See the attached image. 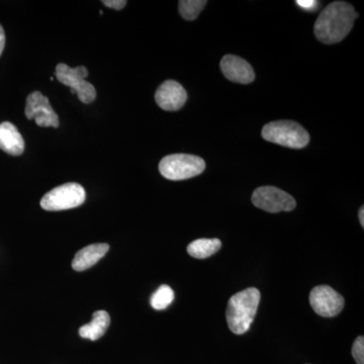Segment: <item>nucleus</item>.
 Masks as SVG:
<instances>
[{
    "mask_svg": "<svg viewBox=\"0 0 364 364\" xmlns=\"http://www.w3.org/2000/svg\"><path fill=\"white\" fill-rule=\"evenodd\" d=\"M358 14L351 4L335 1L326 7L315 23V35L321 43L336 44L350 33Z\"/></svg>",
    "mask_w": 364,
    "mask_h": 364,
    "instance_id": "f257e3e1",
    "label": "nucleus"
},
{
    "mask_svg": "<svg viewBox=\"0 0 364 364\" xmlns=\"http://www.w3.org/2000/svg\"><path fill=\"white\" fill-rule=\"evenodd\" d=\"M260 299V291L257 289L248 287L229 299L226 317L228 326L234 334L242 335L250 329Z\"/></svg>",
    "mask_w": 364,
    "mask_h": 364,
    "instance_id": "f03ea898",
    "label": "nucleus"
},
{
    "mask_svg": "<svg viewBox=\"0 0 364 364\" xmlns=\"http://www.w3.org/2000/svg\"><path fill=\"white\" fill-rule=\"evenodd\" d=\"M263 139L291 149H301L310 142V135L301 124L293 121H277L265 124Z\"/></svg>",
    "mask_w": 364,
    "mask_h": 364,
    "instance_id": "7ed1b4c3",
    "label": "nucleus"
},
{
    "mask_svg": "<svg viewBox=\"0 0 364 364\" xmlns=\"http://www.w3.org/2000/svg\"><path fill=\"white\" fill-rule=\"evenodd\" d=\"M205 168L202 158L189 154H172L163 158L159 164V171L169 181H184L200 176Z\"/></svg>",
    "mask_w": 364,
    "mask_h": 364,
    "instance_id": "20e7f679",
    "label": "nucleus"
},
{
    "mask_svg": "<svg viewBox=\"0 0 364 364\" xmlns=\"http://www.w3.org/2000/svg\"><path fill=\"white\" fill-rule=\"evenodd\" d=\"M85 196L83 186L75 182H69L46 193L41 200V207L49 212L70 210L82 205L85 202Z\"/></svg>",
    "mask_w": 364,
    "mask_h": 364,
    "instance_id": "39448f33",
    "label": "nucleus"
},
{
    "mask_svg": "<svg viewBox=\"0 0 364 364\" xmlns=\"http://www.w3.org/2000/svg\"><path fill=\"white\" fill-rule=\"evenodd\" d=\"M55 75L59 82L71 88L72 93H77L79 100L83 104H91L97 97L95 86L85 80L88 71L85 66L70 68L66 64L60 63L56 67Z\"/></svg>",
    "mask_w": 364,
    "mask_h": 364,
    "instance_id": "423d86ee",
    "label": "nucleus"
},
{
    "mask_svg": "<svg viewBox=\"0 0 364 364\" xmlns=\"http://www.w3.org/2000/svg\"><path fill=\"white\" fill-rule=\"evenodd\" d=\"M252 203L256 208L268 213L291 212L296 208V200L274 186H261L254 191Z\"/></svg>",
    "mask_w": 364,
    "mask_h": 364,
    "instance_id": "0eeeda50",
    "label": "nucleus"
},
{
    "mask_svg": "<svg viewBox=\"0 0 364 364\" xmlns=\"http://www.w3.org/2000/svg\"><path fill=\"white\" fill-rule=\"evenodd\" d=\"M310 304L313 310L325 318L335 317L343 310V296L328 286L314 287L310 294Z\"/></svg>",
    "mask_w": 364,
    "mask_h": 364,
    "instance_id": "6e6552de",
    "label": "nucleus"
},
{
    "mask_svg": "<svg viewBox=\"0 0 364 364\" xmlns=\"http://www.w3.org/2000/svg\"><path fill=\"white\" fill-rule=\"evenodd\" d=\"M25 114L28 119H35L39 127H59L58 114L52 109L49 98L43 95L40 91H33L26 98Z\"/></svg>",
    "mask_w": 364,
    "mask_h": 364,
    "instance_id": "1a4fd4ad",
    "label": "nucleus"
},
{
    "mask_svg": "<svg viewBox=\"0 0 364 364\" xmlns=\"http://www.w3.org/2000/svg\"><path fill=\"white\" fill-rule=\"evenodd\" d=\"M188 100V93L181 83L174 80L163 82L155 93V100L162 109L176 112L183 107Z\"/></svg>",
    "mask_w": 364,
    "mask_h": 364,
    "instance_id": "9d476101",
    "label": "nucleus"
},
{
    "mask_svg": "<svg viewBox=\"0 0 364 364\" xmlns=\"http://www.w3.org/2000/svg\"><path fill=\"white\" fill-rule=\"evenodd\" d=\"M221 70L229 80L240 85H248L255 79L252 66L235 55H226L222 59Z\"/></svg>",
    "mask_w": 364,
    "mask_h": 364,
    "instance_id": "9b49d317",
    "label": "nucleus"
},
{
    "mask_svg": "<svg viewBox=\"0 0 364 364\" xmlns=\"http://www.w3.org/2000/svg\"><path fill=\"white\" fill-rule=\"evenodd\" d=\"M0 149L13 156H20L25 150V141L14 124L9 122L0 124Z\"/></svg>",
    "mask_w": 364,
    "mask_h": 364,
    "instance_id": "f8f14e48",
    "label": "nucleus"
},
{
    "mask_svg": "<svg viewBox=\"0 0 364 364\" xmlns=\"http://www.w3.org/2000/svg\"><path fill=\"white\" fill-rule=\"evenodd\" d=\"M109 250V244L98 243L86 246L76 253L75 257L72 261V267L76 272H83L88 269L93 265L97 264L98 261Z\"/></svg>",
    "mask_w": 364,
    "mask_h": 364,
    "instance_id": "ddd939ff",
    "label": "nucleus"
},
{
    "mask_svg": "<svg viewBox=\"0 0 364 364\" xmlns=\"http://www.w3.org/2000/svg\"><path fill=\"white\" fill-rule=\"evenodd\" d=\"M109 324H111V317L109 313L105 311H97L93 313L92 321L90 324L82 326L79 329V335L82 338L95 341L104 336Z\"/></svg>",
    "mask_w": 364,
    "mask_h": 364,
    "instance_id": "4468645a",
    "label": "nucleus"
},
{
    "mask_svg": "<svg viewBox=\"0 0 364 364\" xmlns=\"http://www.w3.org/2000/svg\"><path fill=\"white\" fill-rule=\"evenodd\" d=\"M222 247V242L219 239H196L188 246V252L191 257L205 259L214 255Z\"/></svg>",
    "mask_w": 364,
    "mask_h": 364,
    "instance_id": "2eb2a0df",
    "label": "nucleus"
},
{
    "mask_svg": "<svg viewBox=\"0 0 364 364\" xmlns=\"http://www.w3.org/2000/svg\"><path fill=\"white\" fill-rule=\"evenodd\" d=\"M207 4L205 0H181L178 6L179 14L184 20L195 21Z\"/></svg>",
    "mask_w": 364,
    "mask_h": 364,
    "instance_id": "dca6fc26",
    "label": "nucleus"
},
{
    "mask_svg": "<svg viewBox=\"0 0 364 364\" xmlns=\"http://www.w3.org/2000/svg\"><path fill=\"white\" fill-rule=\"evenodd\" d=\"M174 301V291L169 286L163 284L152 294L150 304L157 311L165 310Z\"/></svg>",
    "mask_w": 364,
    "mask_h": 364,
    "instance_id": "f3484780",
    "label": "nucleus"
},
{
    "mask_svg": "<svg viewBox=\"0 0 364 364\" xmlns=\"http://www.w3.org/2000/svg\"><path fill=\"white\" fill-rule=\"evenodd\" d=\"M352 355L358 364H364V338L358 336L352 346Z\"/></svg>",
    "mask_w": 364,
    "mask_h": 364,
    "instance_id": "a211bd4d",
    "label": "nucleus"
},
{
    "mask_svg": "<svg viewBox=\"0 0 364 364\" xmlns=\"http://www.w3.org/2000/svg\"><path fill=\"white\" fill-rule=\"evenodd\" d=\"M296 4L304 11H309V13L318 11V6H320L318 2L315 1V0H296Z\"/></svg>",
    "mask_w": 364,
    "mask_h": 364,
    "instance_id": "6ab92c4d",
    "label": "nucleus"
},
{
    "mask_svg": "<svg viewBox=\"0 0 364 364\" xmlns=\"http://www.w3.org/2000/svg\"><path fill=\"white\" fill-rule=\"evenodd\" d=\"M102 4L109 9H116V11H121L127 6L126 0H104Z\"/></svg>",
    "mask_w": 364,
    "mask_h": 364,
    "instance_id": "aec40b11",
    "label": "nucleus"
},
{
    "mask_svg": "<svg viewBox=\"0 0 364 364\" xmlns=\"http://www.w3.org/2000/svg\"><path fill=\"white\" fill-rule=\"evenodd\" d=\"M4 46H6V33H4V28L0 25V56L4 52Z\"/></svg>",
    "mask_w": 364,
    "mask_h": 364,
    "instance_id": "412c9836",
    "label": "nucleus"
},
{
    "mask_svg": "<svg viewBox=\"0 0 364 364\" xmlns=\"http://www.w3.org/2000/svg\"><path fill=\"white\" fill-rule=\"evenodd\" d=\"M359 222H360L361 227H364V208L361 207L360 210H359Z\"/></svg>",
    "mask_w": 364,
    "mask_h": 364,
    "instance_id": "4be33fe9",
    "label": "nucleus"
}]
</instances>
